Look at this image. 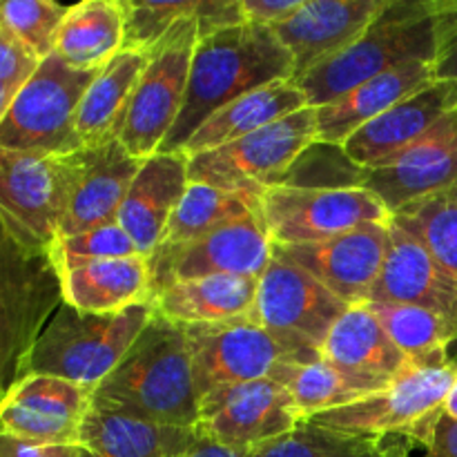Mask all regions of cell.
<instances>
[{
	"label": "cell",
	"mask_w": 457,
	"mask_h": 457,
	"mask_svg": "<svg viewBox=\"0 0 457 457\" xmlns=\"http://www.w3.org/2000/svg\"><path fill=\"white\" fill-rule=\"evenodd\" d=\"M308 107L306 94L302 92L295 80H277V83L263 85L237 101L228 103L219 112H214L199 129L183 145V154L195 156L201 152L214 150V147L228 145V143L244 138L266 125L277 123L286 116Z\"/></svg>",
	"instance_id": "f1b7e54d"
},
{
	"label": "cell",
	"mask_w": 457,
	"mask_h": 457,
	"mask_svg": "<svg viewBox=\"0 0 457 457\" xmlns=\"http://www.w3.org/2000/svg\"><path fill=\"white\" fill-rule=\"evenodd\" d=\"M348 308L346 302L330 293L311 272L295 266L277 250L266 272L259 277V321L317 351H321L328 333Z\"/></svg>",
	"instance_id": "9a60e30c"
},
{
	"label": "cell",
	"mask_w": 457,
	"mask_h": 457,
	"mask_svg": "<svg viewBox=\"0 0 457 457\" xmlns=\"http://www.w3.org/2000/svg\"><path fill=\"white\" fill-rule=\"evenodd\" d=\"M411 446L415 445L404 437L351 436L306 420L286 436L254 446L245 457H393Z\"/></svg>",
	"instance_id": "e575fe53"
},
{
	"label": "cell",
	"mask_w": 457,
	"mask_h": 457,
	"mask_svg": "<svg viewBox=\"0 0 457 457\" xmlns=\"http://www.w3.org/2000/svg\"><path fill=\"white\" fill-rule=\"evenodd\" d=\"M0 457H80V449L71 445H38L0 433Z\"/></svg>",
	"instance_id": "ee69618b"
},
{
	"label": "cell",
	"mask_w": 457,
	"mask_h": 457,
	"mask_svg": "<svg viewBox=\"0 0 457 457\" xmlns=\"http://www.w3.org/2000/svg\"><path fill=\"white\" fill-rule=\"evenodd\" d=\"M315 141L317 110L308 105L228 145L187 156V174L190 181L221 190L263 195L268 187L279 186L295 159Z\"/></svg>",
	"instance_id": "8fae6325"
},
{
	"label": "cell",
	"mask_w": 457,
	"mask_h": 457,
	"mask_svg": "<svg viewBox=\"0 0 457 457\" xmlns=\"http://www.w3.org/2000/svg\"><path fill=\"white\" fill-rule=\"evenodd\" d=\"M259 279L212 275L172 281L154 295V311L179 326H219L257 317Z\"/></svg>",
	"instance_id": "484cf974"
},
{
	"label": "cell",
	"mask_w": 457,
	"mask_h": 457,
	"mask_svg": "<svg viewBox=\"0 0 457 457\" xmlns=\"http://www.w3.org/2000/svg\"><path fill=\"white\" fill-rule=\"evenodd\" d=\"M183 330L199 400L219 388L275 379L290 364L321 360V351L266 328L259 317L219 326H183Z\"/></svg>",
	"instance_id": "8992f818"
},
{
	"label": "cell",
	"mask_w": 457,
	"mask_h": 457,
	"mask_svg": "<svg viewBox=\"0 0 457 457\" xmlns=\"http://www.w3.org/2000/svg\"><path fill=\"white\" fill-rule=\"evenodd\" d=\"M254 212H262V195L190 181L159 248L187 244Z\"/></svg>",
	"instance_id": "836d02e7"
},
{
	"label": "cell",
	"mask_w": 457,
	"mask_h": 457,
	"mask_svg": "<svg viewBox=\"0 0 457 457\" xmlns=\"http://www.w3.org/2000/svg\"><path fill=\"white\" fill-rule=\"evenodd\" d=\"M275 254L262 212L235 219L208 235L181 245L159 248L150 257L154 295L172 281L212 275L259 277Z\"/></svg>",
	"instance_id": "4fadbf2b"
},
{
	"label": "cell",
	"mask_w": 457,
	"mask_h": 457,
	"mask_svg": "<svg viewBox=\"0 0 457 457\" xmlns=\"http://www.w3.org/2000/svg\"><path fill=\"white\" fill-rule=\"evenodd\" d=\"M123 47L125 13L120 0H83L67 12L54 54L74 70L98 71Z\"/></svg>",
	"instance_id": "4dcf8cb0"
},
{
	"label": "cell",
	"mask_w": 457,
	"mask_h": 457,
	"mask_svg": "<svg viewBox=\"0 0 457 457\" xmlns=\"http://www.w3.org/2000/svg\"><path fill=\"white\" fill-rule=\"evenodd\" d=\"M152 315L154 303L114 315H89L62 302L36 339L25 375H54L94 391L128 355Z\"/></svg>",
	"instance_id": "277c9868"
},
{
	"label": "cell",
	"mask_w": 457,
	"mask_h": 457,
	"mask_svg": "<svg viewBox=\"0 0 457 457\" xmlns=\"http://www.w3.org/2000/svg\"><path fill=\"white\" fill-rule=\"evenodd\" d=\"M446 413L455 415V418H457V382H455L453 391H451V395H449V402H446Z\"/></svg>",
	"instance_id": "7dc6e473"
},
{
	"label": "cell",
	"mask_w": 457,
	"mask_h": 457,
	"mask_svg": "<svg viewBox=\"0 0 457 457\" xmlns=\"http://www.w3.org/2000/svg\"><path fill=\"white\" fill-rule=\"evenodd\" d=\"M92 404L141 422L196 428L201 400L183 326L154 311L128 355L94 388Z\"/></svg>",
	"instance_id": "6da1fadb"
},
{
	"label": "cell",
	"mask_w": 457,
	"mask_h": 457,
	"mask_svg": "<svg viewBox=\"0 0 457 457\" xmlns=\"http://www.w3.org/2000/svg\"><path fill=\"white\" fill-rule=\"evenodd\" d=\"M321 357L357 378L393 384L413 366L366 303L351 306L321 346Z\"/></svg>",
	"instance_id": "4316f807"
},
{
	"label": "cell",
	"mask_w": 457,
	"mask_h": 457,
	"mask_svg": "<svg viewBox=\"0 0 457 457\" xmlns=\"http://www.w3.org/2000/svg\"><path fill=\"white\" fill-rule=\"evenodd\" d=\"M38 65V58L0 27V123Z\"/></svg>",
	"instance_id": "60d3db41"
},
{
	"label": "cell",
	"mask_w": 457,
	"mask_h": 457,
	"mask_svg": "<svg viewBox=\"0 0 457 457\" xmlns=\"http://www.w3.org/2000/svg\"><path fill=\"white\" fill-rule=\"evenodd\" d=\"M262 214L275 245L315 244L369 223H388L393 219L386 205L366 187H268L262 195Z\"/></svg>",
	"instance_id": "7c38bea8"
},
{
	"label": "cell",
	"mask_w": 457,
	"mask_h": 457,
	"mask_svg": "<svg viewBox=\"0 0 457 457\" xmlns=\"http://www.w3.org/2000/svg\"><path fill=\"white\" fill-rule=\"evenodd\" d=\"M293 79V54L270 27L244 22L199 36L186 103L159 152H181L192 134L228 103L263 85Z\"/></svg>",
	"instance_id": "7a4b0ae2"
},
{
	"label": "cell",
	"mask_w": 457,
	"mask_h": 457,
	"mask_svg": "<svg viewBox=\"0 0 457 457\" xmlns=\"http://www.w3.org/2000/svg\"><path fill=\"white\" fill-rule=\"evenodd\" d=\"M420 457H457V418L451 413H442L433 427L431 437L422 446Z\"/></svg>",
	"instance_id": "f6af8a7d"
},
{
	"label": "cell",
	"mask_w": 457,
	"mask_h": 457,
	"mask_svg": "<svg viewBox=\"0 0 457 457\" xmlns=\"http://www.w3.org/2000/svg\"><path fill=\"white\" fill-rule=\"evenodd\" d=\"M74 186L62 219L61 237L116 221L143 161L134 159L119 138L74 152Z\"/></svg>",
	"instance_id": "44dd1931"
},
{
	"label": "cell",
	"mask_w": 457,
	"mask_h": 457,
	"mask_svg": "<svg viewBox=\"0 0 457 457\" xmlns=\"http://www.w3.org/2000/svg\"><path fill=\"white\" fill-rule=\"evenodd\" d=\"M58 277L62 302L89 315H114L154 302L150 259L141 254L62 268Z\"/></svg>",
	"instance_id": "cb8c5ba5"
},
{
	"label": "cell",
	"mask_w": 457,
	"mask_h": 457,
	"mask_svg": "<svg viewBox=\"0 0 457 457\" xmlns=\"http://www.w3.org/2000/svg\"><path fill=\"white\" fill-rule=\"evenodd\" d=\"M364 187L391 214L415 201L457 187V110L395 159L366 168Z\"/></svg>",
	"instance_id": "ac0fdd59"
},
{
	"label": "cell",
	"mask_w": 457,
	"mask_h": 457,
	"mask_svg": "<svg viewBox=\"0 0 457 457\" xmlns=\"http://www.w3.org/2000/svg\"><path fill=\"white\" fill-rule=\"evenodd\" d=\"M436 79L457 83V0H437Z\"/></svg>",
	"instance_id": "b9f144b4"
},
{
	"label": "cell",
	"mask_w": 457,
	"mask_h": 457,
	"mask_svg": "<svg viewBox=\"0 0 457 457\" xmlns=\"http://www.w3.org/2000/svg\"><path fill=\"white\" fill-rule=\"evenodd\" d=\"M196 428L141 422L92 404L79 437L80 457H181Z\"/></svg>",
	"instance_id": "83f0119b"
},
{
	"label": "cell",
	"mask_w": 457,
	"mask_h": 457,
	"mask_svg": "<svg viewBox=\"0 0 457 457\" xmlns=\"http://www.w3.org/2000/svg\"><path fill=\"white\" fill-rule=\"evenodd\" d=\"M437 58V0H388L364 34L339 56L295 83L311 107L337 101L357 85L415 61Z\"/></svg>",
	"instance_id": "3957f363"
},
{
	"label": "cell",
	"mask_w": 457,
	"mask_h": 457,
	"mask_svg": "<svg viewBox=\"0 0 457 457\" xmlns=\"http://www.w3.org/2000/svg\"><path fill=\"white\" fill-rule=\"evenodd\" d=\"M413 451H415V446H411V449L400 451V453H395L393 457H413Z\"/></svg>",
	"instance_id": "c3c4849f"
},
{
	"label": "cell",
	"mask_w": 457,
	"mask_h": 457,
	"mask_svg": "<svg viewBox=\"0 0 457 457\" xmlns=\"http://www.w3.org/2000/svg\"><path fill=\"white\" fill-rule=\"evenodd\" d=\"M181 457H245V453H239V451L226 449V446L217 445V442H214V440L205 437L204 433L196 431L195 442H192L190 449H187Z\"/></svg>",
	"instance_id": "bcb514c9"
},
{
	"label": "cell",
	"mask_w": 457,
	"mask_h": 457,
	"mask_svg": "<svg viewBox=\"0 0 457 457\" xmlns=\"http://www.w3.org/2000/svg\"><path fill=\"white\" fill-rule=\"evenodd\" d=\"M302 422V413L284 384L257 379L201 397L196 431L226 449L248 453Z\"/></svg>",
	"instance_id": "5bb4252c"
},
{
	"label": "cell",
	"mask_w": 457,
	"mask_h": 457,
	"mask_svg": "<svg viewBox=\"0 0 457 457\" xmlns=\"http://www.w3.org/2000/svg\"><path fill=\"white\" fill-rule=\"evenodd\" d=\"M96 74L74 70L56 54L40 61L0 123V147L56 156L79 152L76 114Z\"/></svg>",
	"instance_id": "9c48e42d"
},
{
	"label": "cell",
	"mask_w": 457,
	"mask_h": 457,
	"mask_svg": "<svg viewBox=\"0 0 457 457\" xmlns=\"http://www.w3.org/2000/svg\"><path fill=\"white\" fill-rule=\"evenodd\" d=\"M183 152H156L143 161L116 221L132 237L141 257L150 259L163 244L165 230L190 186Z\"/></svg>",
	"instance_id": "7402d4cb"
},
{
	"label": "cell",
	"mask_w": 457,
	"mask_h": 457,
	"mask_svg": "<svg viewBox=\"0 0 457 457\" xmlns=\"http://www.w3.org/2000/svg\"><path fill=\"white\" fill-rule=\"evenodd\" d=\"M94 391L54 375L27 373L0 400V433L38 445L79 446Z\"/></svg>",
	"instance_id": "2e32d148"
},
{
	"label": "cell",
	"mask_w": 457,
	"mask_h": 457,
	"mask_svg": "<svg viewBox=\"0 0 457 457\" xmlns=\"http://www.w3.org/2000/svg\"><path fill=\"white\" fill-rule=\"evenodd\" d=\"M125 13V47L134 52H150L183 18H201L205 0H120Z\"/></svg>",
	"instance_id": "f35d334b"
},
{
	"label": "cell",
	"mask_w": 457,
	"mask_h": 457,
	"mask_svg": "<svg viewBox=\"0 0 457 457\" xmlns=\"http://www.w3.org/2000/svg\"><path fill=\"white\" fill-rule=\"evenodd\" d=\"M275 382L288 388L303 422L320 413H328V411L364 400V397L391 386V384L375 382V379L357 378L348 370L333 366L324 357L320 361H312V364L286 366L277 375Z\"/></svg>",
	"instance_id": "d6a6232c"
},
{
	"label": "cell",
	"mask_w": 457,
	"mask_h": 457,
	"mask_svg": "<svg viewBox=\"0 0 457 457\" xmlns=\"http://www.w3.org/2000/svg\"><path fill=\"white\" fill-rule=\"evenodd\" d=\"M74 154L56 156L0 147V219L16 239L54 248L74 186Z\"/></svg>",
	"instance_id": "30bf717a"
},
{
	"label": "cell",
	"mask_w": 457,
	"mask_h": 457,
	"mask_svg": "<svg viewBox=\"0 0 457 457\" xmlns=\"http://www.w3.org/2000/svg\"><path fill=\"white\" fill-rule=\"evenodd\" d=\"M388 239L391 221L369 223L315 244L275 245V250L295 266L311 272L348 306H357L369 302L370 290L382 272Z\"/></svg>",
	"instance_id": "e0dca14e"
},
{
	"label": "cell",
	"mask_w": 457,
	"mask_h": 457,
	"mask_svg": "<svg viewBox=\"0 0 457 457\" xmlns=\"http://www.w3.org/2000/svg\"><path fill=\"white\" fill-rule=\"evenodd\" d=\"M70 7L52 0H0V27L38 61L54 54L58 29Z\"/></svg>",
	"instance_id": "74e56055"
},
{
	"label": "cell",
	"mask_w": 457,
	"mask_h": 457,
	"mask_svg": "<svg viewBox=\"0 0 457 457\" xmlns=\"http://www.w3.org/2000/svg\"><path fill=\"white\" fill-rule=\"evenodd\" d=\"M134 254H138L137 245L119 221L89 228L79 235L61 237L49 250V257H52L56 270L80 266V263L103 262V259L134 257Z\"/></svg>",
	"instance_id": "ab89813d"
},
{
	"label": "cell",
	"mask_w": 457,
	"mask_h": 457,
	"mask_svg": "<svg viewBox=\"0 0 457 457\" xmlns=\"http://www.w3.org/2000/svg\"><path fill=\"white\" fill-rule=\"evenodd\" d=\"M455 382V361L436 369H411L384 391L315 415L308 422L351 436L404 437L415 446H424L446 411Z\"/></svg>",
	"instance_id": "52a82bcc"
},
{
	"label": "cell",
	"mask_w": 457,
	"mask_h": 457,
	"mask_svg": "<svg viewBox=\"0 0 457 457\" xmlns=\"http://www.w3.org/2000/svg\"><path fill=\"white\" fill-rule=\"evenodd\" d=\"M199 43V18H183L154 47L134 87L119 129V141L134 159L154 156L183 110L192 56Z\"/></svg>",
	"instance_id": "ba28073f"
},
{
	"label": "cell",
	"mask_w": 457,
	"mask_h": 457,
	"mask_svg": "<svg viewBox=\"0 0 457 457\" xmlns=\"http://www.w3.org/2000/svg\"><path fill=\"white\" fill-rule=\"evenodd\" d=\"M455 110L457 83L436 79L353 132L344 143V150L361 168H378L420 141Z\"/></svg>",
	"instance_id": "ffe728a7"
},
{
	"label": "cell",
	"mask_w": 457,
	"mask_h": 457,
	"mask_svg": "<svg viewBox=\"0 0 457 457\" xmlns=\"http://www.w3.org/2000/svg\"><path fill=\"white\" fill-rule=\"evenodd\" d=\"M150 52L123 49L89 83L76 114V134L83 147L103 145L119 138L125 110L138 79L145 71Z\"/></svg>",
	"instance_id": "f546056e"
},
{
	"label": "cell",
	"mask_w": 457,
	"mask_h": 457,
	"mask_svg": "<svg viewBox=\"0 0 457 457\" xmlns=\"http://www.w3.org/2000/svg\"><path fill=\"white\" fill-rule=\"evenodd\" d=\"M244 21L250 25L277 27L288 21L303 4V0H239Z\"/></svg>",
	"instance_id": "7bdbcfd3"
},
{
	"label": "cell",
	"mask_w": 457,
	"mask_h": 457,
	"mask_svg": "<svg viewBox=\"0 0 457 457\" xmlns=\"http://www.w3.org/2000/svg\"><path fill=\"white\" fill-rule=\"evenodd\" d=\"M366 168L348 156L344 145L315 141L295 159L279 186L302 190H348L364 187Z\"/></svg>",
	"instance_id": "8d00e7d4"
},
{
	"label": "cell",
	"mask_w": 457,
	"mask_h": 457,
	"mask_svg": "<svg viewBox=\"0 0 457 457\" xmlns=\"http://www.w3.org/2000/svg\"><path fill=\"white\" fill-rule=\"evenodd\" d=\"M388 0H303L281 25L272 27L279 43L293 54L295 79L346 52Z\"/></svg>",
	"instance_id": "d6986e66"
},
{
	"label": "cell",
	"mask_w": 457,
	"mask_h": 457,
	"mask_svg": "<svg viewBox=\"0 0 457 457\" xmlns=\"http://www.w3.org/2000/svg\"><path fill=\"white\" fill-rule=\"evenodd\" d=\"M61 303L49 253L22 244L0 219V400L25 375L36 339Z\"/></svg>",
	"instance_id": "5b68a950"
},
{
	"label": "cell",
	"mask_w": 457,
	"mask_h": 457,
	"mask_svg": "<svg viewBox=\"0 0 457 457\" xmlns=\"http://www.w3.org/2000/svg\"><path fill=\"white\" fill-rule=\"evenodd\" d=\"M393 221L427 245L457 288V187L397 210Z\"/></svg>",
	"instance_id": "d590c367"
},
{
	"label": "cell",
	"mask_w": 457,
	"mask_h": 457,
	"mask_svg": "<svg viewBox=\"0 0 457 457\" xmlns=\"http://www.w3.org/2000/svg\"><path fill=\"white\" fill-rule=\"evenodd\" d=\"M413 369L457 364V324L409 303H366Z\"/></svg>",
	"instance_id": "1f68e13d"
},
{
	"label": "cell",
	"mask_w": 457,
	"mask_h": 457,
	"mask_svg": "<svg viewBox=\"0 0 457 457\" xmlns=\"http://www.w3.org/2000/svg\"><path fill=\"white\" fill-rule=\"evenodd\" d=\"M366 303H409L449 317L457 324V288L427 245L391 219V239L382 272Z\"/></svg>",
	"instance_id": "603a6c76"
},
{
	"label": "cell",
	"mask_w": 457,
	"mask_h": 457,
	"mask_svg": "<svg viewBox=\"0 0 457 457\" xmlns=\"http://www.w3.org/2000/svg\"><path fill=\"white\" fill-rule=\"evenodd\" d=\"M436 80V62L415 61L357 85L337 101L317 110V141L344 145L366 123L391 110L402 98Z\"/></svg>",
	"instance_id": "d4e9b609"
}]
</instances>
